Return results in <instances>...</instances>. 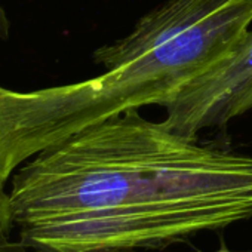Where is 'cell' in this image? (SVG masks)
Returning <instances> with one entry per match:
<instances>
[{"mask_svg": "<svg viewBox=\"0 0 252 252\" xmlns=\"http://www.w3.org/2000/svg\"><path fill=\"white\" fill-rule=\"evenodd\" d=\"M20 240L45 252H143L252 218V156L129 110L11 177Z\"/></svg>", "mask_w": 252, "mask_h": 252, "instance_id": "1", "label": "cell"}, {"mask_svg": "<svg viewBox=\"0 0 252 252\" xmlns=\"http://www.w3.org/2000/svg\"><path fill=\"white\" fill-rule=\"evenodd\" d=\"M252 0H168L123 39L95 51L105 73L18 92L0 86V178L70 137L144 105L163 107L249 32Z\"/></svg>", "mask_w": 252, "mask_h": 252, "instance_id": "2", "label": "cell"}, {"mask_svg": "<svg viewBox=\"0 0 252 252\" xmlns=\"http://www.w3.org/2000/svg\"><path fill=\"white\" fill-rule=\"evenodd\" d=\"M252 88V32L217 65L189 83L163 105L171 129L197 138L205 128H221L231 120L236 102Z\"/></svg>", "mask_w": 252, "mask_h": 252, "instance_id": "3", "label": "cell"}, {"mask_svg": "<svg viewBox=\"0 0 252 252\" xmlns=\"http://www.w3.org/2000/svg\"><path fill=\"white\" fill-rule=\"evenodd\" d=\"M14 227L15 222L11 208V197L5 190V183L0 178V236H9Z\"/></svg>", "mask_w": 252, "mask_h": 252, "instance_id": "4", "label": "cell"}, {"mask_svg": "<svg viewBox=\"0 0 252 252\" xmlns=\"http://www.w3.org/2000/svg\"><path fill=\"white\" fill-rule=\"evenodd\" d=\"M0 252H45L23 243L21 240H11L9 236H0Z\"/></svg>", "mask_w": 252, "mask_h": 252, "instance_id": "5", "label": "cell"}, {"mask_svg": "<svg viewBox=\"0 0 252 252\" xmlns=\"http://www.w3.org/2000/svg\"><path fill=\"white\" fill-rule=\"evenodd\" d=\"M9 20L6 17V12L3 11L2 5H0V42H3L9 37Z\"/></svg>", "mask_w": 252, "mask_h": 252, "instance_id": "6", "label": "cell"}, {"mask_svg": "<svg viewBox=\"0 0 252 252\" xmlns=\"http://www.w3.org/2000/svg\"><path fill=\"white\" fill-rule=\"evenodd\" d=\"M215 252H252V249H246V251H236V249H230L224 245V242H221L220 249H217Z\"/></svg>", "mask_w": 252, "mask_h": 252, "instance_id": "7", "label": "cell"}, {"mask_svg": "<svg viewBox=\"0 0 252 252\" xmlns=\"http://www.w3.org/2000/svg\"><path fill=\"white\" fill-rule=\"evenodd\" d=\"M246 101L252 105V88L246 92Z\"/></svg>", "mask_w": 252, "mask_h": 252, "instance_id": "8", "label": "cell"}]
</instances>
